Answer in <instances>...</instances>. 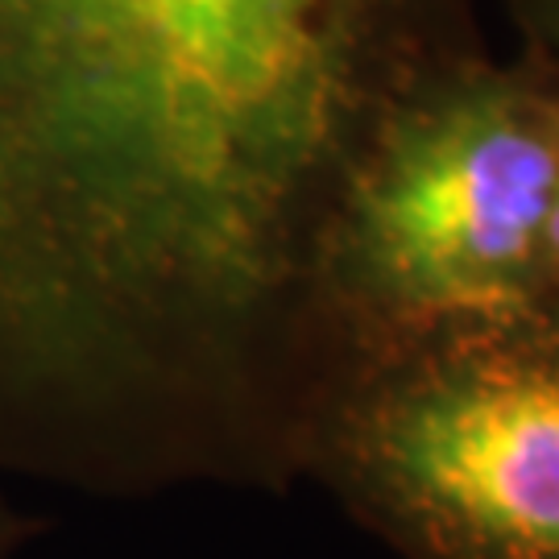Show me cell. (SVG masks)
Segmentation results:
<instances>
[{
	"label": "cell",
	"instance_id": "6da1fadb",
	"mask_svg": "<svg viewBox=\"0 0 559 559\" xmlns=\"http://www.w3.org/2000/svg\"><path fill=\"white\" fill-rule=\"evenodd\" d=\"M477 0H0V353L145 369L311 311L378 120Z\"/></svg>",
	"mask_w": 559,
	"mask_h": 559
},
{
	"label": "cell",
	"instance_id": "7a4b0ae2",
	"mask_svg": "<svg viewBox=\"0 0 559 559\" xmlns=\"http://www.w3.org/2000/svg\"><path fill=\"white\" fill-rule=\"evenodd\" d=\"M556 182L547 71L473 50L423 75L378 120L323 228L316 316L332 390L390 348L543 311Z\"/></svg>",
	"mask_w": 559,
	"mask_h": 559
},
{
	"label": "cell",
	"instance_id": "8992f818",
	"mask_svg": "<svg viewBox=\"0 0 559 559\" xmlns=\"http://www.w3.org/2000/svg\"><path fill=\"white\" fill-rule=\"evenodd\" d=\"M543 311L559 316V182L551 221H547V245H543Z\"/></svg>",
	"mask_w": 559,
	"mask_h": 559
},
{
	"label": "cell",
	"instance_id": "5b68a950",
	"mask_svg": "<svg viewBox=\"0 0 559 559\" xmlns=\"http://www.w3.org/2000/svg\"><path fill=\"white\" fill-rule=\"evenodd\" d=\"M46 522L25 514L9 493H0V559H21L29 551V543H38Z\"/></svg>",
	"mask_w": 559,
	"mask_h": 559
},
{
	"label": "cell",
	"instance_id": "277c9868",
	"mask_svg": "<svg viewBox=\"0 0 559 559\" xmlns=\"http://www.w3.org/2000/svg\"><path fill=\"white\" fill-rule=\"evenodd\" d=\"M522 41V59H531L559 83V0H501Z\"/></svg>",
	"mask_w": 559,
	"mask_h": 559
},
{
	"label": "cell",
	"instance_id": "3957f363",
	"mask_svg": "<svg viewBox=\"0 0 559 559\" xmlns=\"http://www.w3.org/2000/svg\"><path fill=\"white\" fill-rule=\"evenodd\" d=\"M302 480L402 559H559V316L353 365L311 423Z\"/></svg>",
	"mask_w": 559,
	"mask_h": 559
}]
</instances>
